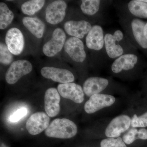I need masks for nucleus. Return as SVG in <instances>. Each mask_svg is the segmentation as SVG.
<instances>
[{
	"label": "nucleus",
	"mask_w": 147,
	"mask_h": 147,
	"mask_svg": "<svg viewBox=\"0 0 147 147\" xmlns=\"http://www.w3.org/2000/svg\"><path fill=\"white\" fill-rule=\"evenodd\" d=\"M77 132L76 125L67 119H55L45 130V134L47 137L59 139L72 138Z\"/></svg>",
	"instance_id": "nucleus-1"
},
{
	"label": "nucleus",
	"mask_w": 147,
	"mask_h": 147,
	"mask_svg": "<svg viewBox=\"0 0 147 147\" xmlns=\"http://www.w3.org/2000/svg\"><path fill=\"white\" fill-rule=\"evenodd\" d=\"M32 70V65L26 60H20L11 64L5 73L6 81L8 84H16L22 76L28 74Z\"/></svg>",
	"instance_id": "nucleus-2"
},
{
	"label": "nucleus",
	"mask_w": 147,
	"mask_h": 147,
	"mask_svg": "<svg viewBox=\"0 0 147 147\" xmlns=\"http://www.w3.org/2000/svg\"><path fill=\"white\" fill-rule=\"evenodd\" d=\"M66 35L62 29L57 28L53 32L51 39L43 45L42 51L45 56L53 57L59 53L65 43Z\"/></svg>",
	"instance_id": "nucleus-3"
},
{
	"label": "nucleus",
	"mask_w": 147,
	"mask_h": 147,
	"mask_svg": "<svg viewBox=\"0 0 147 147\" xmlns=\"http://www.w3.org/2000/svg\"><path fill=\"white\" fill-rule=\"evenodd\" d=\"M67 5L64 1L58 0L50 3L45 10V19L47 23L56 25L63 21L65 17Z\"/></svg>",
	"instance_id": "nucleus-4"
},
{
	"label": "nucleus",
	"mask_w": 147,
	"mask_h": 147,
	"mask_svg": "<svg viewBox=\"0 0 147 147\" xmlns=\"http://www.w3.org/2000/svg\"><path fill=\"white\" fill-rule=\"evenodd\" d=\"M50 121L47 114L43 112H37L32 114L27 120L26 127L30 134L37 135L47 128Z\"/></svg>",
	"instance_id": "nucleus-5"
},
{
	"label": "nucleus",
	"mask_w": 147,
	"mask_h": 147,
	"mask_svg": "<svg viewBox=\"0 0 147 147\" xmlns=\"http://www.w3.org/2000/svg\"><path fill=\"white\" fill-rule=\"evenodd\" d=\"M64 50L70 58L76 62L82 63L86 57L84 43L81 39L71 37L66 41Z\"/></svg>",
	"instance_id": "nucleus-6"
},
{
	"label": "nucleus",
	"mask_w": 147,
	"mask_h": 147,
	"mask_svg": "<svg viewBox=\"0 0 147 147\" xmlns=\"http://www.w3.org/2000/svg\"><path fill=\"white\" fill-rule=\"evenodd\" d=\"M40 73L44 78L61 84L71 83L74 80L73 74L64 69L44 67L41 69Z\"/></svg>",
	"instance_id": "nucleus-7"
},
{
	"label": "nucleus",
	"mask_w": 147,
	"mask_h": 147,
	"mask_svg": "<svg viewBox=\"0 0 147 147\" xmlns=\"http://www.w3.org/2000/svg\"><path fill=\"white\" fill-rule=\"evenodd\" d=\"M115 101V98L113 96L98 94L90 97L85 103L84 109L88 114H92L102 108L111 106Z\"/></svg>",
	"instance_id": "nucleus-8"
},
{
	"label": "nucleus",
	"mask_w": 147,
	"mask_h": 147,
	"mask_svg": "<svg viewBox=\"0 0 147 147\" xmlns=\"http://www.w3.org/2000/svg\"><path fill=\"white\" fill-rule=\"evenodd\" d=\"M6 45L12 55H18L24 50V35L19 29L16 28L9 30L5 36Z\"/></svg>",
	"instance_id": "nucleus-9"
},
{
	"label": "nucleus",
	"mask_w": 147,
	"mask_h": 147,
	"mask_svg": "<svg viewBox=\"0 0 147 147\" xmlns=\"http://www.w3.org/2000/svg\"><path fill=\"white\" fill-rule=\"evenodd\" d=\"M131 119L126 115L116 117L110 122L105 129V135L108 138H116L129 128Z\"/></svg>",
	"instance_id": "nucleus-10"
},
{
	"label": "nucleus",
	"mask_w": 147,
	"mask_h": 147,
	"mask_svg": "<svg viewBox=\"0 0 147 147\" xmlns=\"http://www.w3.org/2000/svg\"><path fill=\"white\" fill-rule=\"evenodd\" d=\"M57 90L61 96L64 98L77 103H82L84 101V92L80 85L73 83L60 84L58 85Z\"/></svg>",
	"instance_id": "nucleus-11"
},
{
	"label": "nucleus",
	"mask_w": 147,
	"mask_h": 147,
	"mask_svg": "<svg viewBox=\"0 0 147 147\" xmlns=\"http://www.w3.org/2000/svg\"><path fill=\"white\" fill-rule=\"evenodd\" d=\"M60 96L57 89L51 88L46 90L44 96V108L49 117H53L57 115L60 110Z\"/></svg>",
	"instance_id": "nucleus-12"
},
{
	"label": "nucleus",
	"mask_w": 147,
	"mask_h": 147,
	"mask_svg": "<svg viewBox=\"0 0 147 147\" xmlns=\"http://www.w3.org/2000/svg\"><path fill=\"white\" fill-rule=\"evenodd\" d=\"M91 25L88 21H69L64 25L65 30L69 35L82 39L88 34L91 29Z\"/></svg>",
	"instance_id": "nucleus-13"
},
{
	"label": "nucleus",
	"mask_w": 147,
	"mask_h": 147,
	"mask_svg": "<svg viewBox=\"0 0 147 147\" xmlns=\"http://www.w3.org/2000/svg\"><path fill=\"white\" fill-rule=\"evenodd\" d=\"M86 44L89 49L99 51L102 49L105 42L103 29L99 25H94L87 34Z\"/></svg>",
	"instance_id": "nucleus-14"
},
{
	"label": "nucleus",
	"mask_w": 147,
	"mask_h": 147,
	"mask_svg": "<svg viewBox=\"0 0 147 147\" xmlns=\"http://www.w3.org/2000/svg\"><path fill=\"white\" fill-rule=\"evenodd\" d=\"M109 82L107 79L99 77H92L84 82L83 90L88 96L99 94L108 86Z\"/></svg>",
	"instance_id": "nucleus-15"
},
{
	"label": "nucleus",
	"mask_w": 147,
	"mask_h": 147,
	"mask_svg": "<svg viewBox=\"0 0 147 147\" xmlns=\"http://www.w3.org/2000/svg\"><path fill=\"white\" fill-rule=\"evenodd\" d=\"M138 61L137 55L132 54L123 55L114 61L111 67L112 71L119 73L122 70H130L134 68Z\"/></svg>",
	"instance_id": "nucleus-16"
},
{
	"label": "nucleus",
	"mask_w": 147,
	"mask_h": 147,
	"mask_svg": "<svg viewBox=\"0 0 147 147\" xmlns=\"http://www.w3.org/2000/svg\"><path fill=\"white\" fill-rule=\"evenodd\" d=\"M22 22L24 26L38 38H42L45 30V25L41 20L36 17H25Z\"/></svg>",
	"instance_id": "nucleus-17"
},
{
	"label": "nucleus",
	"mask_w": 147,
	"mask_h": 147,
	"mask_svg": "<svg viewBox=\"0 0 147 147\" xmlns=\"http://www.w3.org/2000/svg\"><path fill=\"white\" fill-rule=\"evenodd\" d=\"M111 34H106L104 36V42L106 53L111 59L119 57L123 53V49Z\"/></svg>",
	"instance_id": "nucleus-18"
},
{
	"label": "nucleus",
	"mask_w": 147,
	"mask_h": 147,
	"mask_svg": "<svg viewBox=\"0 0 147 147\" xmlns=\"http://www.w3.org/2000/svg\"><path fill=\"white\" fill-rule=\"evenodd\" d=\"M144 22L142 20L135 18L131 22L132 33L135 40L142 48H147V40L144 34Z\"/></svg>",
	"instance_id": "nucleus-19"
},
{
	"label": "nucleus",
	"mask_w": 147,
	"mask_h": 147,
	"mask_svg": "<svg viewBox=\"0 0 147 147\" xmlns=\"http://www.w3.org/2000/svg\"><path fill=\"white\" fill-rule=\"evenodd\" d=\"M128 8L133 16L138 18H147V3L141 0H132L128 3Z\"/></svg>",
	"instance_id": "nucleus-20"
},
{
	"label": "nucleus",
	"mask_w": 147,
	"mask_h": 147,
	"mask_svg": "<svg viewBox=\"0 0 147 147\" xmlns=\"http://www.w3.org/2000/svg\"><path fill=\"white\" fill-rule=\"evenodd\" d=\"M14 18V14L6 4L0 3V29L4 30L9 26Z\"/></svg>",
	"instance_id": "nucleus-21"
},
{
	"label": "nucleus",
	"mask_w": 147,
	"mask_h": 147,
	"mask_svg": "<svg viewBox=\"0 0 147 147\" xmlns=\"http://www.w3.org/2000/svg\"><path fill=\"white\" fill-rule=\"evenodd\" d=\"M45 3L44 0H31L24 2L21 5V10L26 15L32 16L40 10Z\"/></svg>",
	"instance_id": "nucleus-22"
},
{
	"label": "nucleus",
	"mask_w": 147,
	"mask_h": 147,
	"mask_svg": "<svg viewBox=\"0 0 147 147\" xmlns=\"http://www.w3.org/2000/svg\"><path fill=\"white\" fill-rule=\"evenodd\" d=\"M138 139H147V130L142 128L137 130L136 128H131L123 137V140L127 144H130Z\"/></svg>",
	"instance_id": "nucleus-23"
},
{
	"label": "nucleus",
	"mask_w": 147,
	"mask_h": 147,
	"mask_svg": "<svg viewBox=\"0 0 147 147\" xmlns=\"http://www.w3.org/2000/svg\"><path fill=\"white\" fill-rule=\"evenodd\" d=\"M81 9L84 14L92 16L97 13L100 8V1L99 0H83Z\"/></svg>",
	"instance_id": "nucleus-24"
},
{
	"label": "nucleus",
	"mask_w": 147,
	"mask_h": 147,
	"mask_svg": "<svg viewBox=\"0 0 147 147\" xmlns=\"http://www.w3.org/2000/svg\"><path fill=\"white\" fill-rule=\"evenodd\" d=\"M13 61L12 53L9 50L6 44L1 42L0 44V62L4 65H8Z\"/></svg>",
	"instance_id": "nucleus-25"
},
{
	"label": "nucleus",
	"mask_w": 147,
	"mask_h": 147,
	"mask_svg": "<svg viewBox=\"0 0 147 147\" xmlns=\"http://www.w3.org/2000/svg\"><path fill=\"white\" fill-rule=\"evenodd\" d=\"M101 147H127L123 140L121 137L117 139L109 138L103 139L100 143Z\"/></svg>",
	"instance_id": "nucleus-26"
},
{
	"label": "nucleus",
	"mask_w": 147,
	"mask_h": 147,
	"mask_svg": "<svg viewBox=\"0 0 147 147\" xmlns=\"http://www.w3.org/2000/svg\"><path fill=\"white\" fill-rule=\"evenodd\" d=\"M130 125L133 127H147V112L139 117L134 115L131 119Z\"/></svg>",
	"instance_id": "nucleus-27"
},
{
	"label": "nucleus",
	"mask_w": 147,
	"mask_h": 147,
	"mask_svg": "<svg viewBox=\"0 0 147 147\" xmlns=\"http://www.w3.org/2000/svg\"><path fill=\"white\" fill-rule=\"evenodd\" d=\"M28 112V110L26 108H20L11 115L9 120L11 122H17L26 115Z\"/></svg>",
	"instance_id": "nucleus-28"
},
{
	"label": "nucleus",
	"mask_w": 147,
	"mask_h": 147,
	"mask_svg": "<svg viewBox=\"0 0 147 147\" xmlns=\"http://www.w3.org/2000/svg\"><path fill=\"white\" fill-rule=\"evenodd\" d=\"M113 35L115 39L118 42H119L121 40H122L123 38V33L120 30H116L114 32Z\"/></svg>",
	"instance_id": "nucleus-29"
},
{
	"label": "nucleus",
	"mask_w": 147,
	"mask_h": 147,
	"mask_svg": "<svg viewBox=\"0 0 147 147\" xmlns=\"http://www.w3.org/2000/svg\"><path fill=\"white\" fill-rule=\"evenodd\" d=\"M144 34L147 40V23L145 24L144 28Z\"/></svg>",
	"instance_id": "nucleus-30"
},
{
	"label": "nucleus",
	"mask_w": 147,
	"mask_h": 147,
	"mask_svg": "<svg viewBox=\"0 0 147 147\" xmlns=\"http://www.w3.org/2000/svg\"><path fill=\"white\" fill-rule=\"evenodd\" d=\"M141 1L143 2L147 3V0H141Z\"/></svg>",
	"instance_id": "nucleus-31"
},
{
	"label": "nucleus",
	"mask_w": 147,
	"mask_h": 147,
	"mask_svg": "<svg viewBox=\"0 0 147 147\" xmlns=\"http://www.w3.org/2000/svg\"></svg>",
	"instance_id": "nucleus-32"
}]
</instances>
